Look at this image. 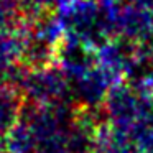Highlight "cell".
I'll list each match as a JSON object with an SVG mask.
<instances>
[{
	"label": "cell",
	"mask_w": 153,
	"mask_h": 153,
	"mask_svg": "<svg viewBox=\"0 0 153 153\" xmlns=\"http://www.w3.org/2000/svg\"><path fill=\"white\" fill-rule=\"evenodd\" d=\"M56 15L64 27L66 36L76 38L92 50L115 38L102 7L96 0H71L59 4Z\"/></svg>",
	"instance_id": "1"
},
{
	"label": "cell",
	"mask_w": 153,
	"mask_h": 153,
	"mask_svg": "<svg viewBox=\"0 0 153 153\" xmlns=\"http://www.w3.org/2000/svg\"><path fill=\"white\" fill-rule=\"evenodd\" d=\"M18 89L23 94L25 102L36 105L74 102L71 82L56 63L38 68L27 66Z\"/></svg>",
	"instance_id": "2"
},
{
	"label": "cell",
	"mask_w": 153,
	"mask_h": 153,
	"mask_svg": "<svg viewBox=\"0 0 153 153\" xmlns=\"http://www.w3.org/2000/svg\"><path fill=\"white\" fill-rule=\"evenodd\" d=\"M102 112L112 125L130 133L142 117V96L127 79L119 81L107 92Z\"/></svg>",
	"instance_id": "3"
},
{
	"label": "cell",
	"mask_w": 153,
	"mask_h": 153,
	"mask_svg": "<svg viewBox=\"0 0 153 153\" xmlns=\"http://www.w3.org/2000/svg\"><path fill=\"white\" fill-rule=\"evenodd\" d=\"M123 79H119L104 69L99 64L91 66L82 76H79L76 81L71 82V91H73V100L77 105L91 107V109H100L105 100V96L109 89L115 82Z\"/></svg>",
	"instance_id": "4"
},
{
	"label": "cell",
	"mask_w": 153,
	"mask_h": 153,
	"mask_svg": "<svg viewBox=\"0 0 153 153\" xmlns=\"http://www.w3.org/2000/svg\"><path fill=\"white\" fill-rule=\"evenodd\" d=\"M92 153H138L128 132L112 125L107 119L99 122L94 132Z\"/></svg>",
	"instance_id": "5"
},
{
	"label": "cell",
	"mask_w": 153,
	"mask_h": 153,
	"mask_svg": "<svg viewBox=\"0 0 153 153\" xmlns=\"http://www.w3.org/2000/svg\"><path fill=\"white\" fill-rule=\"evenodd\" d=\"M25 97L20 89L10 84H0V137H4L20 120Z\"/></svg>",
	"instance_id": "6"
},
{
	"label": "cell",
	"mask_w": 153,
	"mask_h": 153,
	"mask_svg": "<svg viewBox=\"0 0 153 153\" xmlns=\"http://www.w3.org/2000/svg\"><path fill=\"white\" fill-rule=\"evenodd\" d=\"M2 153H36V140L25 120H18L2 140Z\"/></svg>",
	"instance_id": "7"
},
{
	"label": "cell",
	"mask_w": 153,
	"mask_h": 153,
	"mask_svg": "<svg viewBox=\"0 0 153 153\" xmlns=\"http://www.w3.org/2000/svg\"><path fill=\"white\" fill-rule=\"evenodd\" d=\"M23 23V0H0V30H17Z\"/></svg>",
	"instance_id": "8"
},
{
	"label": "cell",
	"mask_w": 153,
	"mask_h": 153,
	"mask_svg": "<svg viewBox=\"0 0 153 153\" xmlns=\"http://www.w3.org/2000/svg\"><path fill=\"white\" fill-rule=\"evenodd\" d=\"M138 153H153V119H140L130 130Z\"/></svg>",
	"instance_id": "9"
},
{
	"label": "cell",
	"mask_w": 153,
	"mask_h": 153,
	"mask_svg": "<svg viewBox=\"0 0 153 153\" xmlns=\"http://www.w3.org/2000/svg\"><path fill=\"white\" fill-rule=\"evenodd\" d=\"M133 5H138V7H143V8H148V10L153 12V0H127Z\"/></svg>",
	"instance_id": "10"
},
{
	"label": "cell",
	"mask_w": 153,
	"mask_h": 153,
	"mask_svg": "<svg viewBox=\"0 0 153 153\" xmlns=\"http://www.w3.org/2000/svg\"><path fill=\"white\" fill-rule=\"evenodd\" d=\"M99 5H105V4H109V2H112V0H96Z\"/></svg>",
	"instance_id": "11"
},
{
	"label": "cell",
	"mask_w": 153,
	"mask_h": 153,
	"mask_svg": "<svg viewBox=\"0 0 153 153\" xmlns=\"http://www.w3.org/2000/svg\"><path fill=\"white\" fill-rule=\"evenodd\" d=\"M64 2H71V0H56V5H59V4H64Z\"/></svg>",
	"instance_id": "12"
}]
</instances>
